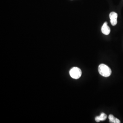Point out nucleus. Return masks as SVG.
Segmentation results:
<instances>
[{"mask_svg": "<svg viewBox=\"0 0 123 123\" xmlns=\"http://www.w3.org/2000/svg\"><path fill=\"white\" fill-rule=\"evenodd\" d=\"M110 22L112 26H115L117 23L118 14L115 12H112L110 14Z\"/></svg>", "mask_w": 123, "mask_h": 123, "instance_id": "3", "label": "nucleus"}, {"mask_svg": "<svg viewBox=\"0 0 123 123\" xmlns=\"http://www.w3.org/2000/svg\"><path fill=\"white\" fill-rule=\"evenodd\" d=\"M101 31L103 34L106 35H109L110 32V27L108 26L107 22H105L101 28Z\"/></svg>", "mask_w": 123, "mask_h": 123, "instance_id": "4", "label": "nucleus"}, {"mask_svg": "<svg viewBox=\"0 0 123 123\" xmlns=\"http://www.w3.org/2000/svg\"><path fill=\"white\" fill-rule=\"evenodd\" d=\"M71 77L74 79H79L82 75V71L77 67L73 68L69 72Z\"/></svg>", "mask_w": 123, "mask_h": 123, "instance_id": "2", "label": "nucleus"}, {"mask_svg": "<svg viewBox=\"0 0 123 123\" xmlns=\"http://www.w3.org/2000/svg\"><path fill=\"white\" fill-rule=\"evenodd\" d=\"M109 119L110 120V123H120V121L119 119L114 117L112 114H110L109 116Z\"/></svg>", "mask_w": 123, "mask_h": 123, "instance_id": "6", "label": "nucleus"}, {"mask_svg": "<svg viewBox=\"0 0 123 123\" xmlns=\"http://www.w3.org/2000/svg\"><path fill=\"white\" fill-rule=\"evenodd\" d=\"M98 71L99 74L104 77L110 76L112 73V71L110 68L104 64H101L99 65Z\"/></svg>", "mask_w": 123, "mask_h": 123, "instance_id": "1", "label": "nucleus"}, {"mask_svg": "<svg viewBox=\"0 0 123 123\" xmlns=\"http://www.w3.org/2000/svg\"><path fill=\"white\" fill-rule=\"evenodd\" d=\"M107 115L105 114V113H102L99 116H97L96 118H95V121L97 122H99L101 121H104L106 119H107Z\"/></svg>", "mask_w": 123, "mask_h": 123, "instance_id": "5", "label": "nucleus"}]
</instances>
